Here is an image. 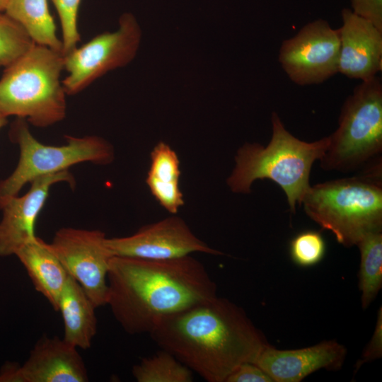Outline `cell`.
I'll return each mask as SVG.
<instances>
[{"mask_svg": "<svg viewBox=\"0 0 382 382\" xmlns=\"http://www.w3.org/2000/svg\"><path fill=\"white\" fill-rule=\"evenodd\" d=\"M107 303L130 335L150 333L166 317L217 296L204 265L190 255L169 260L113 256Z\"/></svg>", "mask_w": 382, "mask_h": 382, "instance_id": "1", "label": "cell"}, {"mask_svg": "<svg viewBox=\"0 0 382 382\" xmlns=\"http://www.w3.org/2000/svg\"><path fill=\"white\" fill-rule=\"evenodd\" d=\"M149 334L208 382H225L269 345L241 307L217 296L166 317Z\"/></svg>", "mask_w": 382, "mask_h": 382, "instance_id": "2", "label": "cell"}, {"mask_svg": "<svg viewBox=\"0 0 382 382\" xmlns=\"http://www.w3.org/2000/svg\"><path fill=\"white\" fill-rule=\"evenodd\" d=\"M272 137L265 146L245 143L235 156V166L226 180L231 191L248 194L257 180L268 179L285 192L289 210L296 212L298 203L311 187L309 178L313 163L320 160L328 146L329 136L306 142L285 128L278 114L272 113Z\"/></svg>", "mask_w": 382, "mask_h": 382, "instance_id": "3", "label": "cell"}, {"mask_svg": "<svg viewBox=\"0 0 382 382\" xmlns=\"http://www.w3.org/2000/svg\"><path fill=\"white\" fill-rule=\"evenodd\" d=\"M381 164L379 158L357 175L311 186L302 199L307 216L345 247L382 231Z\"/></svg>", "mask_w": 382, "mask_h": 382, "instance_id": "4", "label": "cell"}, {"mask_svg": "<svg viewBox=\"0 0 382 382\" xmlns=\"http://www.w3.org/2000/svg\"><path fill=\"white\" fill-rule=\"evenodd\" d=\"M63 69L62 52L35 44L6 67L0 79V112L37 127L62 121L66 113Z\"/></svg>", "mask_w": 382, "mask_h": 382, "instance_id": "5", "label": "cell"}, {"mask_svg": "<svg viewBox=\"0 0 382 382\" xmlns=\"http://www.w3.org/2000/svg\"><path fill=\"white\" fill-rule=\"evenodd\" d=\"M319 160L325 170L343 173L362 169L381 156L382 83L379 77L362 81L345 100L338 127Z\"/></svg>", "mask_w": 382, "mask_h": 382, "instance_id": "6", "label": "cell"}, {"mask_svg": "<svg viewBox=\"0 0 382 382\" xmlns=\"http://www.w3.org/2000/svg\"><path fill=\"white\" fill-rule=\"evenodd\" d=\"M10 136L18 144L20 156L13 172L0 180V209L26 183L38 177L68 170L80 163L108 165L115 158L112 144L98 136H69L64 145L43 144L33 136L26 121L21 118L12 125Z\"/></svg>", "mask_w": 382, "mask_h": 382, "instance_id": "7", "label": "cell"}, {"mask_svg": "<svg viewBox=\"0 0 382 382\" xmlns=\"http://www.w3.org/2000/svg\"><path fill=\"white\" fill-rule=\"evenodd\" d=\"M141 33L135 17L125 13L116 30L100 34L64 55V69L68 73L62 80L66 94H76L108 71L131 62L139 50Z\"/></svg>", "mask_w": 382, "mask_h": 382, "instance_id": "8", "label": "cell"}, {"mask_svg": "<svg viewBox=\"0 0 382 382\" xmlns=\"http://www.w3.org/2000/svg\"><path fill=\"white\" fill-rule=\"evenodd\" d=\"M105 233L72 227L58 230L48 243L69 276L83 289L94 306H105L108 273L113 257Z\"/></svg>", "mask_w": 382, "mask_h": 382, "instance_id": "9", "label": "cell"}, {"mask_svg": "<svg viewBox=\"0 0 382 382\" xmlns=\"http://www.w3.org/2000/svg\"><path fill=\"white\" fill-rule=\"evenodd\" d=\"M339 53L338 29L317 19L282 42L278 59L294 83L308 86L321 83L338 73Z\"/></svg>", "mask_w": 382, "mask_h": 382, "instance_id": "10", "label": "cell"}, {"mask_svg": "<svg viewBox=\"0 0 382 382\" xmlns=\"http://www.w3.org/2000/svg\"><path fill=\"white\" fill-rule=\"evenodd\" d=\"M105 243L113 256L169 260L193 253L224 255L198 238L177 216L144 225L131 236L107 238Z\"/></svg>", "mask_w": 382, "mask_h": 382, "instance_id": "11", "label": "cell"}, {"mask_svg": "<svg viewBox=\"0 0 382 382\" xmlns=\"http://www.w3.org/2000/svg\"><path fill=\"white\" fill-rule=\"evenodd\" d=\"M59 183L75 185L68 170L45 175L31 181L28 191L8 199L1 207L0 256L14 255L24 245L36 238L35 225L49 195L50 188Z\"/></svg>", "mask_w": 382, "mask_h": 382, "instance_id": "12", "label": "cell"}, {"mask_svg": "<svg viewBox=\"0 0 382 382\" xmlns=\"http://www.w3.org/2000/svg\"><path fill=\"white\" fill-rule=\"evenodd\" d=\"M347 352L345 347L335 340L296 349H278L269 344L253 363L273 382H300L319 369H340Z\"/></svg>", "mask_w": 382, "mask_h": 382, "instance_id": "13", "label": "cell"}, {"mask_svg": "<svg viewBox=\"0 0 382 382\" xmlns=\"http://www.w3.org/2000/svg\"><path fill=\"white\" fill-rule=\"evenodd\" d=\"M338 72L369 81L382 70V31L350 9L341 12Z\"/></svg>", "mask_w": 382, "mask_h": 382, "instance_id": "14", "label": "cell"}, {"mask_svg": "<svg viewBox=\"0 0 382 382\" xmlns=\"http://www.w3.org/2000/svg\"><path fill=\"white\" fill-rule=\"evenodd\" d=\"M23 382H86L88 374L77 348L57 337H42L21 365Z\"/></svg>", "mask_w": 382, "mask_h": 382, "instance_id": "15", "label": "cell"}, {"mask_svg": "<svg viewBox=\"0 0 382 382\" xmlns=\"http://www.w3.org/2000/svg\"><path fill=\"white\" fill-rule=\"evenodd\" d=\"M14 255L26 270L35 290L57 311L59 297L69 274L48 243L37 236Z\"/></svg>", "mask_w": 382, "mask_h": 382, "instance_id": "16", "label": "cell"}, {"mask_svg": "<svg viewBox=\"0 0 382 382\" xmlns=\"http://www.w3.org/2000/svg\"><path fill=\"white\" fill-rule=\"evenodd\" d=\"M96 308L81 286L69 275L57 310L63 319V340L76 348L88 349L97 331Z\"/></svg>", "mask_w": 382, "mask_h": 382, "instance_id": "17", "label": "cell"}, {"mask_svg": "<svg viewBox=\"0 0 382 382\" xmlns=\"http://www.w3.org/2000/svg\"><path fill=\"white\" fill-rule=\"evenodd\" d=\"M150 160L146 183L161 206L175 214L184 204L179 184L181 175L179 158L168 144L160 141L151 151Z\"/></svg>", "mask_w": 382, "mask_h": 382, "instance_id": "18", "label": "cell"}, {"mask_svg": "<svg viewBox=\"0 0 382 382\" xmlns=\"http://www.w3.org/2000/svg\"><path fill=\"white\" fill-rule=\"evenodd\" d=\"M4 13L20 24L35 44L62 53V41L57 35L47 0H9Z\"/></svg>", "mask_w": 382, "mask_h": 382, "instance_id": "19", "label": "cell"}, {"mask_svg": "<svg viewBox=\"0 0 382 382\" xmlns=\"http://www.w3.org/2000/svg\"><path fill=\"white\" fill-rule=\"evenodd\" d=\"M357 245L360 251L361 302L362 308H366L382 287V231L365 235Z\"/></svg>", "mask_w": 382, "mask_h": 382, "instance_id": "20", "label": "cell"}, {"mask_svg": "<svg viewBox=\"0 0 382 382\" xmlns=\"http://www.w3.org/2000/svg\"><path fill=\"white\" fill-rule=\"evenodd\" d=\"M138 382H192V371L170 352L162 349L141 359L132 371Z\"/></svg>", "mask_w": 382, "mask_h": 382, "instance_id": "21", "label": "cell"}, {"mask_svg": "<svg viewBox=\"0 0 382 382\" xmlns=\"http://www.w3.org/2000/svg\"><path fill=\"white\" fill-rule=\"evenodd\" d=\"M35 44L20 24L0 13V66H8Z\"/></svg>", "mask_w": 382, "mask_h": 382, "instance_id": "22", "label": "cell"}, {"mask_svg": "<svg viewBox=\"0 0 382 382\" xmlns=\"http://www.w3.org/2000/svg\"><path fill=\"white\" fill-rule=\"evenodd\" d=\"M325 242L320 232L307 230L297 234L290 243L292 261L301 267H311L320 262L325 253Z\"/></svg>", "mask_w": 382, "mask_h": 382, "instance_id": "23", "label": "cell"}, {"mask_svg": "<svg viewBox=\"0 0 382 382\" xmlns=\"http://www.w3.org/2000/svg\"><path fill=\"white\" fill-rule=\"evenodd\" d=\"M60 19L64 55L76 47L80 40L78 30V12L81 0H50Z\"/></svg>", "mask_w": 382, "mask_h": 382, "instance_id": "24", "label": "cell"}, {"mask_svg": "<svg viewBox=\"0 0 382 382\" xmlns=\"http://www.w3.org/2000/svg\"><path fill=\"white\" fill-rule=\"evenodd\" d=\"M355 15L382 31V0H349Z\"/></svg>", "mask_w": 382, "mask_h": 382, "instance_id": "25", "label": "cell"}, {"mask_svg": "<svg viewBox=\"0 0 382 382\" xmlns=\"http://www.w3.org/2000/svg\"><path fill=\"white\" fill-rule=\"evenodd\" d=\"M225 382H273V381L255 364L245 362L235 369Z\"/></svg>", "mask_w": 382, "mask_h": 382, "instance_id": "26", "label": "cell"}, {"mask_svg": "<svg viewBox=\"0 0 382 382\" xmlns=\"http://www.w3.org/2000/svg\"><path fill=\"white\" fill-rule=\"evenodd\" d=\"M382 355V311L381 307L378 312L377 322L372 337L364 350L361 359L356 369H359L364 363L381 358Z\"/></svg>", "mask_w": 382, "mask_h": 382, "instance_id": "27", "label": "cell"}, {"mask_svg": "<svg viewBox=\"0 0 382 382\" xmlns=\"http://www.w3.org/2000/svg\"><path fill=\"white\" fill-rule=\"evenodd\" d=\"M0 382H23L21 366L8 362L0 371Z\"/></svg>", "mask_w": 382, "mask_h": 382, "instance_id": "28", "label": "cell"}, {"mask_svg": "<svg viewBox=\"0 0 382 382\" xmlns=\"http://www.w3.org/2000/svg\"><path fill=\"white\" fill-rule=\"evenodd\" d=\"M6 122H7V117L4 115L0 112V129L2 128L4 126H5Z\"/></svg>", "mask_w": 382, "mask_h": 382, "instance_id": "29", "label": "cell"}, {"mask_svg": "<svg viewBox=\"0 0 382 382\" xmlns=\"http://www.w3.org/2000/svg\"><path fill=\"white\" fill-rule=\"evenodd\" d=\"M9 0H0V13L5 11Z\"/></svg>", "mask_w": 382, "mask_h": 382, "instance_id": "30", "label": "cell"}]
</instances>
